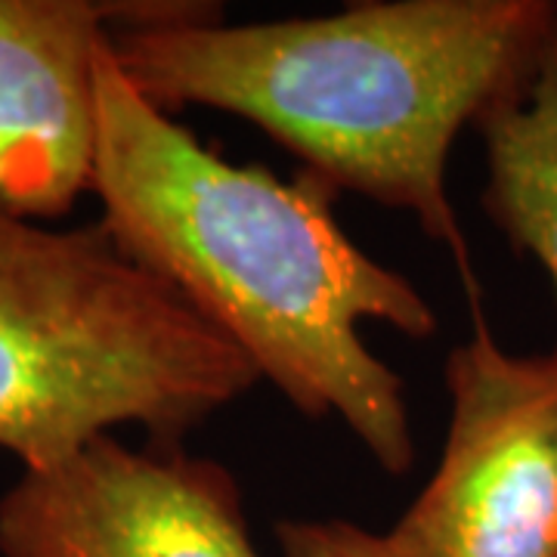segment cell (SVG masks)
Instances as JSON below:
<instances>
[{
  "instance_id": "1",
  "label": "cell",
  "mask_w": 557,
  "mask_h": 557,
  "mask_svg": "<svg viewBox=\"0 0 557 557\" xmlns=\"http://www.w3.org/2000/svg\"><path fill=\"white\" fill-rule=\"evenodd\" d=\"M90 196L121 251L171 285L292 409L341 421L394 478L412 468L406 387L362 325L431 341L437 313L412 278L344 233L329 186L218 156L124 78L106 40Z\"/></svg>"
},
{
  "instance_id": "2",
  "label": "cell",
  "mask_w": 557,
  "mask_h": 557,
  "mask_svg": "<svg viewBox=\"0 0 557 557\" xmlns=\"http://www.w3.org/2000/svg\"><path fill=\"white\" fill-rule=\"evenodd\" d=\"M555 32V0H359L242 25H127L109 50L168 115L199 106L251 121L332 193L409 214L480 304L449 156L536 75Z\"/></svg>"
},
{
  "instance_id": "3",
  "label": "cell",
  "mask_w": 557,
  "mask_h": 557,
  "mask_svg": "<svg viewBox=\"0 0 557 557\" xmlns=\"http://www.w3.org/2000/svg\"><path fill=\"white\" fill-rule=\"evenodd\" d=\"M258 372L100 223L53 230L0 208V449L53 468L143 428L183 443Z\"/></svg>"
},
{
  "instance_id": "4",
  "label": "cell",
  "mask_w": 557,
  "mask_h": 557,
  "mask_svg": "<svg viewBox=\"0 0 557 557\" xmlns=\"http://www.w3.org/2000/svg\"><path fill=\"white\" fill-rule=\"evenodd\" d=\"M474 310L437 468L387 536L406 557H557V344L511 354Z\"/></svg>"
},
{
  "instance_id": "5",
  "label": "cell",
  "mask_w": 557,
  "mask_h": 557,
  "mask_svg": "<svg viewBox=\"0 0 557 557\" xmlns=\"http://www.w3.org/2000/svg\"><path fill=\"white\" fill-rule=\"evenodd\" d=\"M0 557H260L239 480L183 443L94 440L0 496Z\"/></svg>"
},
{
  "instance_id": "6",
  "label": "cell",
  "mask_w": 557,
  "mask_h": 557,
  "mask_svg": "<svg viewBox=\"0 0 557 557\" xmlns=\"http://www.w3.org/2000/svg\"><path fill=\"white\" fill-rule=\"evenodd\" d=\"M137 0H0V208L65 218L90 196L97 72Z\"/></svg>"
},
{
  "instance_id": "7",
  "label": "cell",
  "mask_w": 557,
  "mask_h": 557,
  "mask_svg": "<svg viewBox=\"0 0 557 557\" xmlns=\"http://www.w3.org/2000/svg\"><path fill=\"white\" fill-rule=\"evenodd\" d=\"M486 159L480 208L557 292V32L536 75L478 121Z\"/></svg>"
},
{
  "instance_id": "8",
  "label": "cell",
  "mask_w": 557,
  "mask_h": 557,
  "mask_svg": "<svg viewBox=\"0 0 557 557\" xmlns=\"http://www.w3.org/2000/svg\"><path fill=\"white\" fill-rule=\"evenodd\" d=\"M282 557H406L387 533H372L354 520H278Z\"/></svg>"
}]
</instances>
